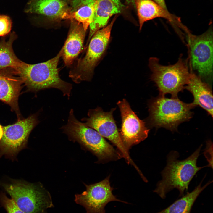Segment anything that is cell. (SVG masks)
I'll return each instance as SVG.
<instances>
[{
  "label": "cell",
  "instance_id": "16",
  "mask_svg": "<svg viewBox=\"0 0 213 213\" xmlns=\"http://www.w3.org/2000/svg\"><path fill=\"white\" fill-rule=\"evenodd\" d=\"M71 25L68 35L64 46L62 54L65 64L71 65L82 49L85 31L82 24L70 20Z\"/></svg>",
  "mask_w": 213,
  "mask_h": 213
},
{
  "label": "cell",
  "instance_id": "8",
  "mask_svg": "<svg viewBox=\"0 0 213 213\" xmlns=\"http://www.w3.org/2000/svg\"><path fill=\"white\" fill-rule=\"evenodd\" d=\"M115 108L109 112H105L100 107L89 110L88 117L81 120L86 126L95 130L103 137L110 141L117 148L122 157L128 164L136 168L137 166L132 160L128 151L124 146L121 139L119 132L113 117Z\"/></svg>",
  "mask_w": 213,
  "mask_h": 213
},
{
  "label": "cell",
  "instance_id": "9",
  "mask_svg": "<svg viewBox=\"0 0 213 213\" xmlns=\"http://www.w3.org/2000/svg\"><path fill=\"white\" fill-rule=\"evenodd\" d=\"M39 122L36 114L14 123L3 127V134L0 141V157L4 155L14 158L26 146L29 135Z\"/></svg>",
  "mask_w": 213,
  "mask_h": 213
},
{
  "label": "cell",
  "instance_id": "19",
  "mask_svg": "<svg viewBox=\"0 0 213 213\" xmlns=\"http://www.w3.org/2000/svg\"><path fill=\"white\" fill-rule=\"evenodd\" d=\"M16 38L13 32L10 34L8 40L3 38L0 41V71L7 69L14 71L23 62L17 57L13 49L12 44Z\"/></svg>",
  "mask_w": 213,
  "mask_h": 213
},
{
  "label": "cell",
  "instance_id": "20",
  "mask_svg": "<svg viewBox=\"0 0 213 213\" xmlns=\"http://www.w3.org/2000/svg\"><path fill=\"white\" fill-rule=\"evenodd\" d=\"M94 12V0H82L75 9L71 10L68 19L74 20L82 24L86 31L93 21Z\"/></svg>",
  "mask_w": 213,
  "mask_h": 213
},
{
  "label": "cell",
  "instance_id": "18",
  "mask_svg": "<svg viewBox=\"0 0 213 213\" xmlns=\"http://www.w3.org/2000/svg\"><path fill=\"white\" fill-rule=\"evenodd\" d=\"M203 180L191 192L177 199L167 208L155 213H190L193 206L202 191L212 181L201 186Z\"/></svg>",
  "mask_w": 213,
  "mask_h": 213
},
{
  "label": "cell",
  "instance_id": "10",
  "mask_svg": "<svg viewBox=\"0 0 213 213\" xmlns=\"http://www.w3.org/2000/svg\"><path fill=\"white\" fill-rule=\"evenodd\" d=\"M187 34L192 67L201 78H210L213 73V32L209 28L198 36Z\"/></svg>",
  "mask_w": 213,
  "mask_h": 213
},
{
  "label": "cell",
  "instance_id": "23",
  "mask_svg": "<svg viewBox=\"0 0 213 213\" xmlns=\"http://www.w3.org/2000/svg\"><path fill=\"white\" fill-rule=\"evenodd\" d=\"M204 153L209 162L207 166L212 168V143L210 141L206 142V146Z\"/></svg>",
  "mask_w": 213,
  "mask_h": 213
},
{
  "label": "cell",
  "instance_id": "11",
  "mask_svg": "<svg viewBox=\"0 0 213 213\" xmlns=\"http://www.w3.org/2000/svg\"><path fill=\"white\" fill-rule=\"evenodd\" d=\"M110 176L98 183L89 185L85 184L86 190L75 195V201L83 206L86 213H105V206L111 201L128 203L117 199L113 194V188L110 185Z\"/></svg>",
  "mask_w": 213,
  "mask_h": 213
},
{
  "label": "cell",
  "instance_id": "2",
  "mask_svg": "<svg viewBox=\"0 0 213 213\" xmlns=\"http://www.w3.org/2000/svg\"><path fill=\"white\" fill-rule=\"evenodd\" d=\"M62 50V48L55 57L45 62L35 64L23 62L14 71L15 75L21 78L30 91L37 92L46 89L55 88L60 90L64 96H67L69 99L72 85L61 79L57 68Z\"/></svg>",
  "mask_w": 213,
  "mask_h": 213
},
{
  "label": "cell",
  "instance_id": "12",
  "mask_svg": "<svg viewBox=\"0 0 213 213\" xmlns=\"http://www.w3.org/2000/svg\"><path fill=\"white\" fill-rule=\"evenodd\" d=\"M122 118L120 135L122 142L128 150L134 145L138 144L148 137L149 130L145 122L140 119L131 109L126 99L119 101L117 103Z\"/></svg>",
  "mask_w": 213,
  "mask_h": 213
},
{
  "label": "cell",
  "instance_id": "15",
  "mask_svg": "<svg viewBox=\"0 0 213 213\" xmlns=\"http://www.w3.org/2000/svg\"><path fill=\"white\" fill-rule=\"evenodd\" d=\"M95 12L89 25V40L99 29L105 27L113 15L121 13L124 5L121 0H94Z\"/></svg>",
  "mask_w": 213,
  "mask_h": 213
},
{
  "label": "cell",
  "instance_id": "14",
  "mask_svg": "<svg viewBox=\"0 0 213 213\" xmlns=\"http://www.w3.org/2000/svg\"><path fill=\"white\" fill-rule=\"evenodd\" d=\"M23 84L21 78L14 75L12 70L0 71V100L11 107L19 119L20 114L18 100Z\"/></svg>",
  "mask_w": 213,
  "mask_h": 213
},
{
  "label": "cell",
  "instance_id": "24",
  "mask_svg": "<svg viewBox=\"0 0 213 213\" xmlns=\"http://www.w3.org/2000/svg\"><path fill=\"white\" fill-rule=\"evenodd\" d=\"M163 8L167 9L164 0H153Z\"/></svg>",
  "mask_w": 213,
  "mask_h": 213
},
{
  "label": "cell",
  "instance_id": "4",
  "mask_svg": "<svg viewBox=\"0 0 213 213\" xmlns=\"http://www.w3.org/2000/svg\"><path fill=\"white\" fill-rule=\"evenodd\" d=\"M195 106L178 97L167 98L161 96L154 99L149 105V122L151 126L177 131L181 123L189 120L193 115L191 109Z\"/></svg>",
  "mask_w": 213,
  "mask_h": 213
},
{
  "label": "cell",
  "instance_id": "26",
  "mask_svg": "<svg viewBox=\"0 0 213 213\" xmlns=\"http://www.w3.org/2000/svg\"><path fill=\"white\" fill-rule=\"evenodd\" d=\"M127 2L128 3H133L134 4V0H126Z\"/></svg>",
  "mask_w": 213,
  "mask_h": 213
},
{
  "label": "cell",
  "instance_id": "7",
  "mask_svg": "<svg viewBox=\"0 0 213 213\" xmlns=\"http://www.w3.org/2000/svg\"><path fill=\"white\" fill-rule=\"evenodd\" d=\"M116 19L115 17L109 24L93 35L85 55L79 59L76 66L70 71L69 77L75 83L89 81L92 79L95 67L108 46L112 28Z\"/></svg>",
  "mask_w": 213,
  "mask_h": 213
},
{
  "label": "cell",
  "instance_id": "5",
  "mask_svg": "<svg viewBox=\"0 0 213 213\" xmlns=\"http://www.w3.org/2000/svg\"><path fill=\"white\" fill-rule=\"evenodd\" d=\"M149 65L152 72L151 78L161 96L170 94L172 97H178V93L188 83L192 73L181 56L175 64L165 66L160 64L158 58L151 57L149 59Z\"/></svg>",
  "mask_w": 213,
  "mask_h": 213
},
{
  "label": "cell",
  "instance_id": "1",
  "mask_svg": "<svg viewBox=\"0 0 213 213\" xmlns=\"http://www.w3.org/2000/svg\"><path fill=\"white\" fill-rule=\"evenodd\" d=\"M202 145L185 159L179 160V154L177 151H170L167 156V164L161 172L162 180L157 183L153 191L163 199L167 194L174 188L178 190L179 197L184 196L188 185L196 173L205 167L197 166V162Z\"/></svg>",
  "mask_w": 213,
  "mask_h": 213
},
{
  "label": "cell",
  "instance_id": "6",
  "mask_svg": "<svg viewBox=\"0 0 213 213\" xmlns=\"http://www.w3.org/2000/svg\"><path fill=\"white\" fill-rule=\"evenodd\" d=\"M3 188L25 213H46L54 206L49 193L41 184L21 182L5 184Z\"/></svg>",
  "mask_w": 213,
  "mask_h": 213
},
{
  "label": "cell",
  "instance_id": "13",
  "mask_svg": "<svg viewBox=\"0 0 213 213\" xmlns=\"http://www.w3.org/2000/svg\"><path fill=\"white\" fill-rule=\"evenodd\" d=\"M69 0H29L26 12L35 13L50 19H68L71 8Z\"/></svg>",
  "mask_w": 213,
  "mask_h": 213
},
{
  "label": "cell",
  "instance_id": "17",
  "mask_svg": "<svg viewBox=\"0 0 213 213\" xmlns=\"http://www.w3.org/2000/svg\"><path fill=\"white\" fill-rule=\"evenodd\" d=\"M193 95L192 103L196 106H198L205 110L213 117V96L208 85L203 81L199 76L192 73L189 80L185 87Z\"/></svg>",
  "mask_w": 213,
  "mask_h": 213
},
{
  "label": "cell",
  "instance_id": "21",
  "mask_svg": "<svg viewBox=\"0 0 213 213\" xmlns=\"http://www.w3.org/2000/svg\"><path fill=\"white\" fill-rule=\"evenodd\" d=\"M0 203L7 213H25L17 206L13 199L3 193L0 194Z\"/></svg>",
  "mask_w": 213,
  "mask_h": 213
},
{
  "label": "cell",
  "instance_id": "3",
  "mask_svg": "<svg viewBox=\"0 0 213 213\" xmlns=\"http://www.w3.org/2000/svg\"><path fill=\"white\" fill-rule=\"evenodd\" d=\"M61 128L70 140L78 142L91 152L97 157L99 162L116 160L122 157L119 151L97 131L78 120L72 109L69 112L67 123Z\"/></svg>",
  "mask_w": 213,
  "mask_h": 213
},
{
  "label": "cell",
  "instance_id": "25",
  "mask_svg": "<svg viewBox=\"0 0 213 213\" xmlns=\"http://www.w3.org/2000/svg\"><path fill=\"white\" fill-rule=\"evenodd\" d=\"M3 134V127L0 124V141L1 140Z\"/></svg>",
  "mask_w": 213,
  "mask_h": 213
},
{
  "label": "cell",
  "instance_id": "22",
  "mask_svg": "<svg viewBox=\"0 0 213 213\" xmlns=\"http://www.w3.org/2000/svg\"><path fill=\"white\" fill-rule=\"evenodd\" d=\"M12 26L11 20L9 17L0 15V36H5L11 31Z\"/></svg>",
  "mask_w": 213,
  "mask_h": 213
}]
</instances>
